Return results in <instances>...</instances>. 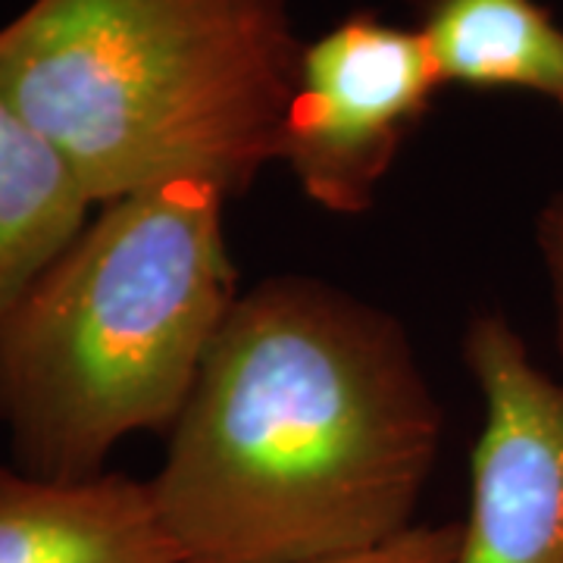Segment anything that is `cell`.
<instances>
[{"label":"cell","mask_w":563,"mask_h":563,"mask_svg":"<svg viewBox=\"0 0 563 563\" xmlns=\"http://www.w3.org/2000/svg\"><path fill=\"white\" fill-rule=\"evenodd\" d=\"M442 85L526 91L563 110V25L536 0H422Z\"/></svg>","instance_id":"7"},{"label":"cell","mask_w":563,"mask_h":563,"mask_svg":"<svg viewBox=\"0 0 563 563\" xmlns=\"http://www.w3.org/2000/svg\"><path fill=\"white\" fill-rule=\"evenodd\" d=\"M439 88L420 29L351 13L301 47L276 163L322 210L366 213Z\"/></svg>","instance_id":"4"},{"label":"cell","mask_w":563,"mask_h":563,"mask_svg":"<svg viewBox=\"0 0 563 563\" xmlns=\"http://www.w3.org/2000/svg\"><path fill=\"white\" fill-rule=\"evenodd\" d=\"M229 198L163 185L107 201L0 329L13 466L88 479L139 432L173 429L229 317Z\"/></svg>","instance_id":"3"},{"label":"cell","mask_w":563,"mask_h":563,"mask_svg":"<svg viewBox=\"0 0 563 563\" xmlns=\"http://www.w3.org/2000/svg\"><path fill=\"white\" fill-rule=\"evenodd\" d=\"M463 363L483 398L451 563H563V379L501 313H476Z\"/></svg>","instance_id":"5"},{"label":"cell","mask_w":563,"mask_h":563,"mask_svg":"<svg viewBox=\"0 0 563 563\" xmlns=\"http://www.w3.org/2000/svg\"><path fill=\"white\" fill-rule=\"evenodd\" d=\"M0 563H195L147 479H38L0 466Z\"/></svg>","instance_id":"6"},{"label":"cell","mask_w":563,"mask_h":563,"mask_svg":"<svg viewBox=\"0 0 563 563\" xmlns=\"http://www.w3.org/2000/svg\"><path fill=\"white\" fill-rule=\"evenodd\" d=\"M536 242L542 251L548 288H551V310H554V344L563 363V185L544 203L536 220Z\"/></svg>","instance_id":"10"},{"label":"cell","mask_w":563,"mask_h":563,"mask_svg":"<svg viewBox=\"0 0 563 563\" xmlns=\"http://www.w3.org/2000/svg\"><path fill=\"white\" fill-rule=\"evenodd\" d=\"M91 207L76 173L0 91V329Z\"/></svg>","instance_id":"8"},{"label":"cell","mask_w":563,"mask_h":563,"mask_svg":"<svg viewBox=\"0 0 563 563\" xmlns=\"http://www.w3.org/2000/svg\"><path fill=\"white\" fill-rule=\"evenodd\" d=\"M442 407L401 322L310 276L235 298L147 479L195 563H310L413 526Z\"/></svg>","instance_id":"1"},{"label":"cell","mask_w":563,"mask_h":563,"mask_svg":"<svg viewBox=\"0 0 563 563\" xmlns=\"http://www.w3.org/2000/svg\"><path fill=\"white\" fill-rule=\"evenodd\" d=\"M301 47L285 0H29L0 91L95 207L179 181L235 198L279 157Z\"/></svg>","instance_id":"2"},{"label":"cell","mask_w":563,"mask_h":563,"mask_svg":"<svg viewBox=\"0 0 563 563\" xmlns=\"http://www.w3.org/2000/svg\"><path fill=\"white\" fill-rule=\"evenodd\" d=\"M454 548H457V523H413L401 536L383 544L310 563H451Z\"/></svg>","instance_id":"9"}]
</instances>
